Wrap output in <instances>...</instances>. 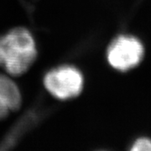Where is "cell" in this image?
Listing matches in <instances>:
<instances>
[{"label":"cell","mask_w":151,"mask_h":151,"mask_svg":"<svg viewBox=\"0 0 151 151\" xmlns=\"http://www.w3.org/2000/svg\"><path fill=\"white\" fill-rule=\"evenodd\" d=\"M37 56L32 35L27 29L18 27L0 37V67L12 76L25 73Z\"/></svg>","instance_id":"6da1fadb"},{"label":"cell","mask_w":151,"mask_h":151,"mask_svg":"<svg viewBox=\"0 0 151 151\" xmlns=\"http://www.w3.org/2000/svg\"><path fill=\"white\" fill-rule=\"evenodd\" d=\"M44 85L53 97L67 100L77 97L82 90L83 77L74 66L61 65L46 73Z\"/></svg>","instance_id":"7a4b0ae2"},{"label":"cell","mask_w":151,"mask_h":151,"mask_svg":"<svg viewBox=\"0 0 151 151\" xmlns=\"http://www.w3.org/2000/svg\"><path fill=\"white\" fill-rule=\"evenodd\" d=\"M143 54V45L136 38L120 36L110 45L108 50V60L113 68L127 70L140 62Z\"/></svg>","instance_id":"3957f363"},{"label":"cell","mask_w":151,"mask_h":151,"mask_svg":"<svg viewBox=\"0 0 151 151\" xmlns=\"http://www.w3.org/2000/svg\"><path fill=\"white\" fill-rule=\"evenodd\" d=\"M0 100L10 111H16L21 106L22 97L19 87L9 76L0 75Z\"/></svg>","instance_id":"277c9868"},{"label":"cell","mask_w":151,"mask_h":151,"mask_svg":"<svg viewBox=\"0 0 151 151\" xmlns=\"http://www.w3.org/2000/svg\"><path fill=\"white\" fill-rule=\"evenodd\" d=\"M133 151L151 150V141L148 139H139L132 147Z\"/></svg>","instance_id":"5b68a950"},{"label":"cell","mask_w":151,"mask_h":151,"mask_svg":"<svg viewBox=\"0 0 151 151\" xmlns=\"http://www.w3.org/2000/svg\"><path fill=\"white\" fill-rule=\"evenodd\" d=\"M9 112H10V110L9 109V108L0 100V120L5 119L9 115Z\"/></svg>","instance_id":"8992f818"}]
</instances>
